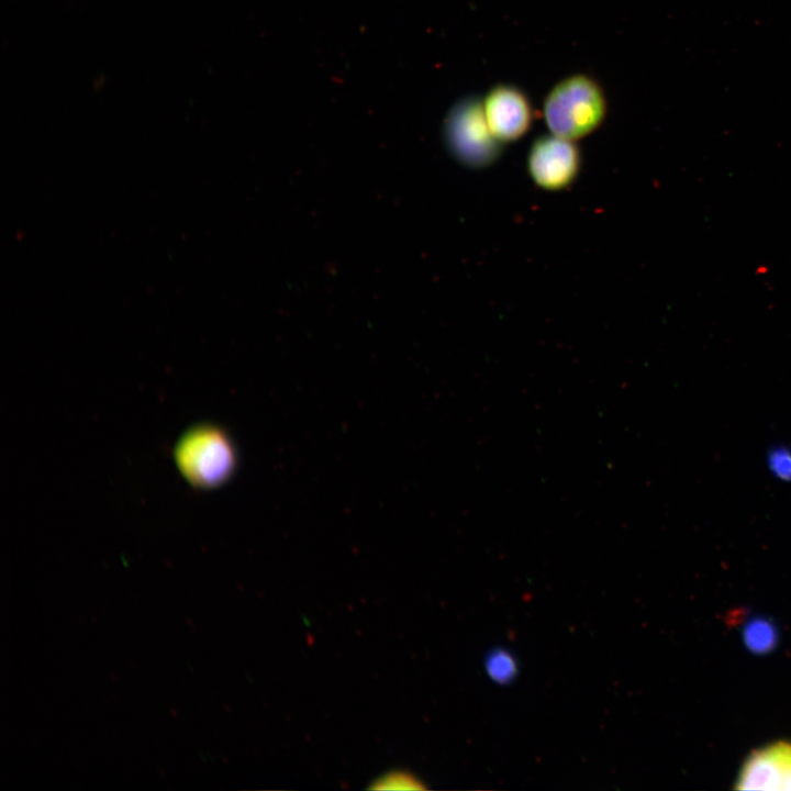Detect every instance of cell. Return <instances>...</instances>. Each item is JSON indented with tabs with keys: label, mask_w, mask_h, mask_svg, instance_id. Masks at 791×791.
Instances as JSON below:
<instances>
[{
	"label": "cell",
	"mask_w": 791,
	"mask_h": 791,
	"mask_svg": "<svg viewBox=\"0 0 791 791\" xmlns=\"http://www.w3.org/2000/svg\"><path fill=\"white\" fill-rule=\"evenodd\" d=\"M543 112L552 134L575 141L600 125L606 113V101L597 81L586 75H575L549 91Z\"/></svg>",
	"instance_id": "6da1fadb"
},
{
	"label": "cell",
	"mask_w": 791,
	"mask_h": 791,
	"mask_svg": "<svg viewBox=\"0 0 791 791\" xmlns=\"http://www.w3.org/2000/svg\"><path fill=\"white\" fill-rule=\"evenodd\" d=\"M175 458L185 478L199 488L226 482L237 465L233 442L214 425H199L186 432L176 445Z\"/></svg>",
	"instance_id": "7a4b0ae2"
},
{
	"label": "cell",
	"mask_w": 791,
	"mask_h": 791,
	"mask_svg": "<svg viewBox=\"0 0 791 791\" xmlns=\"http://www.w3.org/2000/svg\"><path fill=\"white\" fill-rule=\"evenodd\" d=\"M449 149L464 165L484 168L501 155L502 144L491 133L483 112L482 99L468 97L449 111L445 123Z\"/></svg>",
	"instance_id": "3957f363"
},
{
	"label": "cell",
	"mask_w": 791,
	"mask_h": 791,
	"mask_svg": "<svg viewBox=\"0 0 791 791\" xmlns=\"http://www.w3.org/2000/svg\"><path fill=\"white\" fill-rule=\"evenodd\" d=\"M528 174L545 190L569 186L580 169V154L571 140L545 135L535 140L527 156Z\"/></svg>",
	"instance_id": "277c9868"
},
{
	"label": "cell",
	"mask_w": 791,
	"mask_h": 791,
	"mask_svg": "<svg viewBox=\"0 0 791 791\" xmlns=\"http://www.w3.org/2000/svg\"><path fill=\"white\" fill-rule=\"evenodd\" d=\"M487 124L501 143L521 138L532 123V108L522 90L499 85L482 99Z\"/></svg>",
	"instance_id": "5b68a950"
},
{
	"label": "cell",
	"mask_w": 791,
	"mask_h": 791,
	"mask_svg": "<svg viewBox=\"0 0 791 791\" xmlns=\"http://www.w3.org/2000/svg\"><path fill=\"white\" fill-rule=\"evenodd\" d=\"M735 789L791 790V743L779 740L751 753Z\"/></svg>",
	"instance_id": "8992f818"
},
{
	"label": "cell",
	"mask_w": 791,
	"mask_h": 791,
	"mask_svg": "<svg viewBox=\"0 0 791 791\" xmlns=\"http://www.w3.org/2000/svg\"><path fill=\"white\" fill-rule=\"evenodd\" d=\"M484 667L488 676L498 683L511 682L517 675V662L505 649H494L486 657Z\"/></svg>",
	"instance_id": "52a82bcc"
},
{
	"label": "cell",
	"mask_w": 791,
	"mask_h": 791,
	"mask_svg": "<svg viewBox=\"0 0 791 791\" xmlns=\"http://www.w3.org/2000/svg\"><path fill=\"white\" fill-rule=\"evenodd\" d=\"M371 789H424L420 779L405 771H392L378 778Z\"/></svg>",
	"instance_id": "ba28073f"
},
{
	"label": "cell",
	"mask_w": 791,
	"mask_h": 791,
	"mask_svg": "<svg viewBox=\"0 0 791 791\" xmlns=\"http://www.w3.org/2000/svg\"><path fill=\"white\" fill-rule=\"evenodd\" d=\"M772 472L784 480L791 479V452L787 448H777L769 456Z\"/></svg>",
	"instance_id": "9c48e42d"
}]
</instances>
